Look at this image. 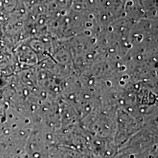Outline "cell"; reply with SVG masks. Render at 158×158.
Here are the masks:
<instances>
[{
    "instance_id": "6da1fadb",
    "label": "cell",
    "mask_w": 158,
    "mask_h": 158,
    "mask_svg": "<svg viewBox=\"0 0 158 158\" xmlns=\"http://www.w3.org/2000/svg\"><path fill=\"white\" fill-rule=\"evenodd\" d=\"M14 52L15 57L18 60L21 69H22L23 65L34 64L37 61L34 51L25 44L18 45L15 48Z\"/></svg>"
},
{
    "instance_id": "7a4b0ae2",
    "label": "cell",
    "mask_w": 158,
    "mask_h": 158,
    "mask_svg": "<svg viewBox=\"0 0 158 158\" xmlns=\"http://www.w3.org/2000/svg\"><path fill=\"white\" fill-rule=\"evenodd\" d=\"M0 35H1V32H0Z\"/></svg>"
}]
</instances>
